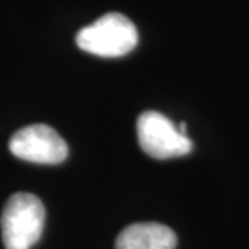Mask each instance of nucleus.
I'll return each instance as SVG.
<instances>
[{"label":"nucleus","instance_id":"obj_2","mask_svg":"<svg viewBox=\"0 0 249 249\" xmlns=\"http://www.w3.org/2000/svg\"><path fill=\"white\" fill-rule=\"evenodd\" d=\"M138 29L122 13H107L83 28L76 36L81 51L97 57H123L138 46Z\"/></svg>","mask_w":249,"mask_h":249},{"label":"nucleus","instance_id":"obj_1","mask_svg":"<svg viewBox=\"0 0 249 249\" xmlns=\"http://www.w3.org/2000/svg\"><path fill=\"white\" fill-rule=\"evenodd\" d=\"M46 209L34 194L17 193L3 207L0 227L5 249H31L41 240Z\"/></svg>","mask_w":249,"mask_h":249},{"label":"nucleus","instance_id":"obj_5","mask_svg":"<svg viewBox=\"0 0 249 249\" xmlns=\"http://www.w3.org/2000/svg\"><path fill=\"white\" fill-rule=\"evenodd\" d=\"M177 235L157 222H138L118 235L115 249H175Z\"/></svg>","mask_w":249,"mask_h":249},{"label":"nucleus","instance_id":"obj_4","mask_svg":"<svg viewBox=\"0 0 249 249\" xmlns=\"http://www.w3.org/2000/svg\"><path fill=\"white\" fill-rule=\"evenodd\" d=\"M10 152L21 160L44 165L62 163L68 156L65 139L49 124H29L10 139Z\"/></svg>","mask_w":249,"mask_h":249},{"label":"nucleus","instance_id":"obj_3","mask_svg":"<svg viewBox=\"0 0 249 249\" xmlns=\"http://www.w3.org/2000/svg\"><path fill=\"white\" fill-rule=\"evenodd\" d=\"M139 146L147 156L154 159H172L186 156L193 151V141L188 134L170 118L154 110L139 115L136 123Z\"/></svg>","mask_w":249,"mask_h":249}]
</instances>
